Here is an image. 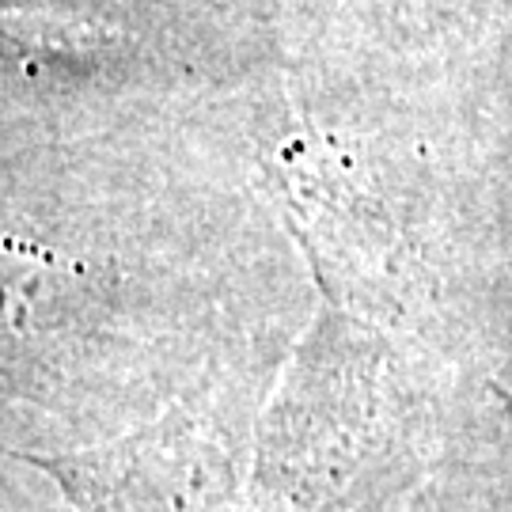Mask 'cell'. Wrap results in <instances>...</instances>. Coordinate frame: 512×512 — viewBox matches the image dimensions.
I'll use <instances>...</instances> for the list:
<instances>
[{
    "label": "cell",
    "mask_w": 512,
    "mask_h": 512,
    "mask_svg": "<svg viewBox=\"0 0 512 512\" xmlns=\"http://www.w3.org/2000/svg\"><path fill=\"white\" fill-rule=\"evenodd\" d=\"M31 463L54 475L80 512H236L228 456L179 414L92 452Z\"/></svg>",
    "instance_id": "obj_1"
}]
</instances>
